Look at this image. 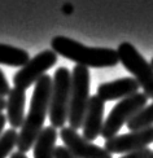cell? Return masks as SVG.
Wrapping results in <instances>:
<instances>
[{"label":"cell","mask_w":153,"mask_h":158,"mask_svg":"<svg viewBox=\"0 0 153 158\" xmlns=\"http://www.w3.org/2000/svg\"><path fill=\"white\" fill-rule=\"evenodd\" d=\"M71 89V73L68 68H58L52 79V91L49 98V121L55 128L65 127L69 114V101Z\"/></svg>","instance_id":"3957f363"},{"label":"cell","mask_w":153,"mask_h":158,"mask_svg":"<svg viewBox=\"0 0 153 158\" xmlns=\"http://www.w3.org/2000/svg\"><path fill=\"white\" fill-rule=\"evenodd\" d=\"M148 97L143 92L132 95L130 97H126L119 100L114 108L110 110L108 118L104 121V126L101 130V136L105 140H109L112 137L117 136L118 131L122 128V126L131 119L135 114H138L144 106H147Z\"/></svg>","instance_id":"8992f818"},{"label":"cell","mask_w":153,"mask_h":158,"mask_svg":"<svg viewBox=\"0 0 153 158\" xmlns=\"http://www.w3.org/2000/svg\"><path fill=\"white\" fill-rule=\"evenodd\" d=\"M151 65H152V68H153V57H152V60H151Z\"/></svg>","instance_id":"603a6c76"},{"label":"cell","mask_w":153,"mask_h":158,"mask_svg":"<svg viewBox=\"0 0 153 158\" xmlns=\"http://www.w3.org/2000/svg\"><path fill=\"white\" fill-rule=\"evenodd\" d=\"M30 61V55L25 49L0 43V64L6 66L22 68Z\"/></svg>","instance_id":"5bb4252c"},{"label":"cell","mask_w":153,"mask_h":158,"mask_svg":"<svg viewBox=\"0 0 153 158\" xmlns=\"http://www.w3.org/2000/svg\"><path fill=\"white\" fill-rule=\"evenodd\" d=\"M153 126V102L144 106L138 114H135L127 122V127L130 131H138Z\"/></svg>","instance_id":"9a60e30c"},{"label":"cell","mask_w":153,"mask_h":158,"mask_svg":"<svg viewBox=\"0 0 153 158\" xmlns=\"http://www.w3.org/2000/svg\"><path fill=\"white\" fill-rule=\"evenodd\" d=\"M6 106V100H4V97H0V113L5 109Z\"/></svg>","instance_id":"7402d4cb"},{"label":"cell","mask_w":153,"mask_h":158,"mask_svg":"<svg viewBox=\"0 0 153 158\" xmlns=\"http://www.w3.org/2000/svg\"><path fill=\"white\" fill-rule=\"evenodd\" d=\"M11 158H28V157H26V154H23L21 152H13L11 154Z\"/></svg>","instance_id":"44dd1931"},{"label":"cell","mask_w":153,"mask_h":158,"mask_svg":"<svg viewBox=\"0 0 153 158\" xmlns=\"http://www.w3.org/2000/svg\"><path fill=\"white\" fill-rule=\"evenodd\" d=\"M104 109L105 102L97 95L90 97L82 124V136L87 141H94L99 137V135H101L104 126Z\"/></svg>","instance_id":"30bf717a"},{"label":"cell","mask_w":153,"mask_h":158,"mask_svg":"<svg viewBox=\"0 0 153 158\" xmlns=\"http://www.w3.org/2000/svg\"><path fill=\"white\" fill-rule=\"evenodd\" d=\"M149 158H153V152H152V154H151V157Z\"/></svg>","instance_id":"cb8c5ba5"},{"label":"cell","mask_w":153,"mask_h":158,"mask_svg":"<svg viewBox=\"0 0 153 158\" xmlns=\"http://www.w3.org/2000/svg\"><path fill=\"white\" fill-rule=\"evenodd\" d=\"M9 92H11V85H9L8 81H6L4 73L0 70V97L8 96Z\"/></svg>","instance_id":"ac0fdd59"},{"label":"cell","mask_w":153,"mask_h":158,"mask_svg":"<svg viewBox=\"0 0 153 158\" xmlns=\"http://www.w3.org/2000/svg\"><path fill=\"white\" fill-rule=\"evenodd\" d=\"M55 158H78L74 154H71L65 147H56L55 150Z\"/></svg>","instance_id":"d6986e66"},{"label":"cell","mask_w":153,"mask_h":158,"mask_svg":"<svg viewBox=\"0 0 153 158\" xmlns=\"http://www.w3.org/2000/svg\"><path fill=\"white\" fill-rule=\"evenodd\" d=\"M140 85L136 82L135 78H121L112 82L101 83L97 87V96L105 101L122 100V98L130 97L139 92Z\"/></svg>","instance_id":"8fae6325"},{"label":"cell","mask_w":153,"mask_h":158,"mask_svg":"<svg viewBox=\"0 0 153 158\" xmlns=\"http://www.w3.org/2000/svg\"><path fill=\"white\" fill-rule=\"evenodd\" d=\"M25 104H26V91L19 88H12L8 100H6V121L9 122L13 130L21 128L25 121Z\"/></svg>","instance_id":"7c38bea8"},{"label":"cell","mask_w":153,"mask_h":158,"mask_svg":"<svg viewBox=\"0 0 153 158\" xmlns=\"http://www.w3.org/2000/svg\"><path fill=\"white\" fill-rule=\"evenodd\" d=\"M52 51L56 55L81 65L84 68H113L119 62L116 49L103 47H87L66 36H55L51 40Z\"/></svg>","instance_id":"7a4b0ae2"},{"label":"cell","mask_w":153,"mask_h":158,"mask_svg":"<svg viewBox=\"0 0 153 158\" xmlns=\"http://www.w3.org/2000/svg\"><path fill=\"white\" fill-rule=\"evenodd\" d=\"M57 131L55 127L48 126L42 130L34 144V158H55Z\"/></svg>","instance_id":"4fadbf2b"},{"label":"cell","mask_w":153,"mask_h":158,"mask_svg":"<svg viewBox=\"0 0 153 158\" xmlns=\"http://www.w3.org/2000/svg\"><path fill=\"white\" fill-rule=\"evenodd\" d=\"M5 123H6V117H5L3 113H0V135L4 132V126H5Z\"/></svg>","instance_id":"ffe728a7"},{"label":"cell","mask_w":153,"mask_h":158,"mask_svg":"<svg viewBox=\"0 0 153 158\" xmlns=\"http://www.w3.org/2000/svg\"><path fill=\"white\" fill-rule=\"evenodd\" d=\"M57 62V55L53 51H43L35 57L30 58V61L19 69L13 77L15 87L26 91L31 84L38 82L48 69Z\"/></svg>","instance_id":"52a82bcc"},{"label":"cell","mask_w":153,"mask_h":158,"mask_svg":"<svg viewBox=\"0 0 153 158\" xmlns=\"http://www.w3.org/2000/svg\"><path fill=\"white\" fill-rule=\"evenodd\" d=\"M18 132L16 130L9 128L0 135V158H6L12 154V150L17 145Z\"/></svg>","instance_id":"2e32d148"},{"label":"cell","mask_w":153,"mask_h":158,"mask_svg":"<svg viewBox=\"0 0 153 158\" xmlns=\"http://www.w3.org/2000/svg\"><path fill=\"white\" fill-rule=\"evenodd\" d=\"M153 143V126L131 131L129 134L117 135L109 140H105L104 149L110 154H127L131 152H136Z\"/></svg>","instance_id":"ba28073f"},{"label":"cell","mask_w":153,"mask_h":158,"mask_svg":"<svg viewBox=\"0 0 153 158\" xmlns=\"http://www.w3.org/2000/svg\"><path fill=\"white\" fill-rule=\"evenodd\" d=\"M117 53L119 62L125 69L130 71L143 88V94L148 98H153V68L139 51L129 42H123L118 45Z\"/></svg>","instance_id":"5b68a950"},{"label":"cell","mask_w":153,"mask_h":158,"mask_svg":"<svg viewBox=\"0 0 153 158\" xmlns=\"http://www.w3.org/2000/svg\"><path fill=\"white\" fill-rule=\"evenodd\" d=\"M51 91H52V78L47 74H44L35 83L29 113L25 117L21 131L18 132V140H17L18 152L23 154L29 152L34 147L39 134L42 132L45 117H47L49 110Z\"/></svg>","instance_id":"6da1fadb"},{"label":"cell","mask_w":153,"mask_h":158,"mask_svg":"<svg viewBox=\"0 0 153 158\" xmlns=\"http://www.w3.org/2000/svg\"><path fill=\"white\" fill-rule=\"evenodd\" d=\"M90 97V70L88 68L75 65L71 73V89L68 114V122L71 128H82Z\"/></svg>","instance_id":"277c9868"},{"label":"cell","mask_w":153,"mask_h":158,"mask_svg":"<svg viewBox=\"0 0 153 158\" xmlns=\"http://www.w3.org/2000/svg\"><path fill=\"white\" fill-rule=\"evenodd\" d=\"M60 137L64 147L78 158H113V156L104 148L87 141L77 132V130L71 127H62L60 131Z\"/></svg>","instance_id":"9c48e42d"},{"label":"cell","mask_w":153,"mask_h":158,"mask_svg":"<svg viewBox=\"0 0 153 158\" xmlns=\"http://www.w3.org/2000/svg\"><path fill=\"white\" fill-rule=\"evenodd\" d=\"M153 150H151L149 148H144V149H140V150H136V152L127 153V154L122 156L121 158H149Z\"/></svg>","instance_id":"e0dca14e"}]
</instances>
